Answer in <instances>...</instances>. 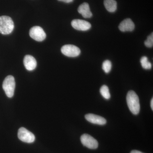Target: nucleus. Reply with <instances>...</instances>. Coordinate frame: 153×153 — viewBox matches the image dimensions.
<instances>
[{"label": "nucleus", "mask_w": 153, "mask_h": 153, "mask_svg": "<svg viewBox=\"0 0 153 153\" xmlns=\"http://www.w3.org/2000/svg\"><path fill=\"white\" fill-rule=\"evenodd\" d=\"M126 101L129 109L134 114H138L140 112V106L139 99L137 94L133 91H130L127 94Z\"/></svg>", "instance_id": "obj_1"}, {"label": "nucleus", "mask_w": 153, "mask_h": 153, "mask_svg": "<svg viewBox=\"0 0 153 153\" xmlns=\"http://www.w3.org/2000/svg\"><path fill=\"white\" fill-rule=\"evenodd\" d=\"M14 28V22L10 17L7 16L0 17V33L3 35L10 34Z\"/></svg>", "instance_id": "obj_2"}, {"label": "nucleus", "mask_w": 153, "mask_h": 153, "mask_svg": "<svg viewBox=\"0 0 153 153\" xmlns=\"http://www.w3.org/2000/svg\"><path fill=\"white\" fill-rule=\"evenodd\" d=\"M2 86L8 97L11 98L13 96L16 87V82L13 76L12 75L7 76L3 82Z\"/></svg>", "instance_id": "obj_3"}, {"label": "nucleus", "mask_w": 153, "mask_h": 153, "mask_svg": "<svg viewBox=\"0 0 153 153\" xmlns=\"http://www.w3.org/2000/svg\"><path fill=\"white\" fill-rule=\"evenodd\" d=\"M61 52L65 56L68 57H76L80 54V49L78 47L71 44L65 45L62 47Z\"/></svg>", "instance_id": "obj_4"}, {"label": "nucleus", "mask_w": 153, "mask_h": 153, "mask_svg": "<svg viewBox=\"0 0 153 153\" xmlns=\"http://www.w3.org/2000/svg\"><path fill=\"white\" fill-rule=\"evenodd\" d=\"M31 38L37 41H42L46 38V34L44 30L39 26H35L31 28L30 31Z\"/></svg>", "instance_id": "obj_5"}, {"label": "nucleus", "mask_w": 153, "mask_h": 153, "mask_svg": "<svg viewBox=\"0 0 153 153\" xmlns=\"http://www.w3.org/2000/svg\"><path fill=\"white\" fill-rule=\"evenodd\" d=\"M18 137L24 142L32 143L35 140V136L32 132L25 128H21L18 131Z\"/></svg>", "instance_id": "obj_6"}, {"label": "nucleus", "mask_w": 153, "mask_h": 153, "mask_svg": "<svg viewBox=\"0 0 153 153\" xmlns=\"http://www.w3.org/2000/svg\"><path fill=\"white\" fill-rule=\"evenodd\" d=\"M80 140L82 144L88 149H95L98 147L97 140L90 135L83 134L80 137Z\"/></svg>", "instance_id": "obj_7"}, {"label": "nucleus", "mask_w": 153, "mask_h": 153, "mask_svg": "<svg viewBox=\"0 0 153 153\" xmlns=\"http://www.w3.org/2000/svg\"><path fill=\"white\" fill-rule=\"evenodd\" d=\"M71 25L74 29L79 31H87L91 28L90 23L80 19L73 20L71 22Z\"/></svg>", "instance_id": "obj_8"}, {"label": "nucleus", "mask_w": 153, "mask_h": 153, "mask_svg": "<svg viewBox=\"0 0 153 153\" xmlns=\"http://www.w3.org/2000/svg\"><path fill=\"white\" fill-rule=\"evenodd\" d=\"M85 119L91 123L104 125L106 123V120L104 118L100 116L92 114H86L85 116Z\"/></svg>", "instance_id": "obj_9"}, {"label": "nucleus", "mask_w": 153, "mask_h": 153, "mask_svg": "<svg viewBox=\"0 0 153 153\" xmlns=\"http://www.w3.org/2000/svg\"><path fill=\"white\" fill-rule=\"evenodd\" d=\"M135 25L131 19H127L121 22L119 29L123 32H131L134 29Z\"/></svg>", "instance_id": "obj_10"}, {"label": "nucleus", "mask_w": 153, "mask_h": 153, "mask_svg": "<svg viewBox=\"0 0 153 153\" xmlns=\"http://www.w3.org/2000/svg\"><path fill=\"white\" fill-rule=\"evenodd\" d=\"M24 63L25 68L28 71H33L37 66L36 59L32 55H26L24 58Z\"/></svg>", "instance_id": "obj_11"}, {"label": "nucleus", "mask_w": 153, "mask_h": 153, "mask_svg": "<svg viewBox=\"0 0 153 153\" xmlns=\"http://www.w3.org/2000/svg\"><path fill=\"white\" fill-rule=\"evenodd\" d=\"M78 12L84 18H90L92 16L89 5L87 3H82L79 5L78 8Z\"/></svg>", "instance_id": "obj_12"}, {"label": "nucleus", "mask_w": 153, "mask_h": 153, "mask_svg": "<svg viewBox=\"0 0 153 153\" xmlns=\"http://www.w3.org/2000/svg\"><path fill=\"white\" fill-rule=\"evenodd\" d=\"M104 4L107 10L114 13L117 9V3L115 0H104Z\"/></svg>", "instance_id": "obj_13"}, {"label": "nucleus", "mask_w": 153, "mask_h": 153, "mask_svg": "<svg viewBox=\"0 0 153 153\" xmlns=\"http://www.w3.org/2000/svg\"><path fill=\"white\" fill-rule=\"evenodd\" d=\"M100 93L105 99L108 100L110 98L111 95L109 88L106 85H103L100 88Z\"/></svg>", "instance_id": "obj_14"}, {"label": "nucleus", "mask_w": 153, "mask_h": 153, "mask_svg": "<svg viewBox=\"0 0 153 153\" xmlns=\"http://www.w3.org/2000/svg\"><path fill=\"white\" fill-rule=\"evenodd\" d=\"M140 63L143 68L145 69H150L152 68V63L148 60V57L143 56L140 59Z\"/></svg>", "instance_id": "obj_15"}, {"label": "nucleus", "mask_w": 153, "mask_h": 153, "mask_svg": "<svg viewBox=\"0 0 153 153\" xmlns=\"http://www.w3.org/2000/svg\"><path fill=\"white\" fill-rule=\"evenodd\" d=\"M111 63L109 60H105L102 63V68L105 73H108L111 69Z\"/></svg>", "instance_id": "obj_16"}, {"label": "nucleus", "mask_w": 153, "mask_h": 153, "mask_svg": "<svg viewBox=\"0 0 153 153\" xmlns=\"http://www.w3.org/2000/svg\"><path fill=\"white\" fill-rule=\"evenodd\" d=\"M145 45L146 47L151 48L153 46V33L148 36L146 40L145 41Z\"/></svg>", "instance_id": "obj_17"}, {"label": "nucleus", "mask_w": 153, "mask_h": 153, "mask_svg": "<svg viewBox=\"0 0 153 153\" xmlns=\"http://www.w3.org/2000/svg\"><path fill=\"white\" fill-rule=\"evenodd\" d=\"M58 1L66 3H69L72 2L74 0H58Z\"/></svg>", "instance_id": "obj_18"}, {"label": "nucleus", "mask_w": 153, "mask_h": 153, "mask_svg": "<svg viewBox=\"0 0 153 153\" xmlns=\"http://www.w3.org/2000/svg\"><path fill=\"white\" fill-rule=\"evenodd\" d=\"M130 153H143L142 152H140L139 151L137 150H133Z\"/></svg>", "instance_id": "obj_19"}, {"label": "nucleus", "mask_w": 153, "mask_h": 153, "mask_svg": "<svg viewBox=\"0 0 153 153\" xmlns=\"http://www.w3.org/2000/svg\"><path fill=\"white\" fill-rule=\"evenodd\" d=\"M151 108H152V110H153V98H152V100H151Z\"/></svg>", "instance_id": "obj_20"}]
</instances>
